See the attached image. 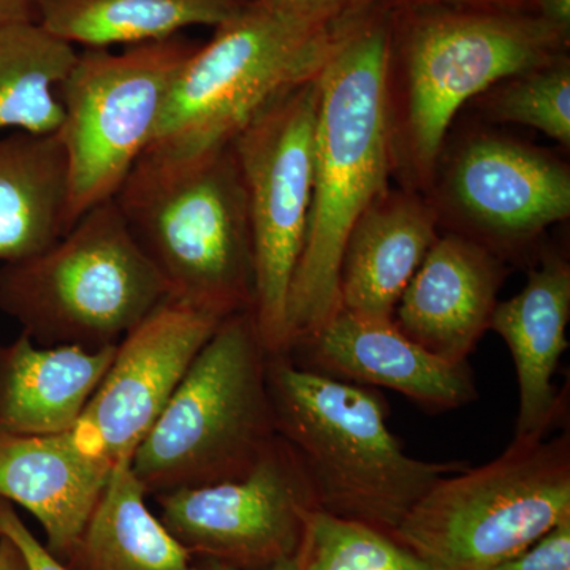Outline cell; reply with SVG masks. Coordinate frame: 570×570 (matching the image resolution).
I'll list each match as a JSON object with an SVG mask.
<instances>
[{
    "instance_id": "obj_21",
    "label": "cell",
    "mask_w": 570,
    "mask_h": 570,
    "mask_svg": "<svg viewBox=\"0 0 570 570\" xmlns=\"http://www.w3.org/2000/svg\"><path fill=\"white\" fill-rule=\"evenodd\" d=\"M132 461L112 466L77 546L71 570H205L146 504Z\"/></svg>"
},
{
    "instance_id": "obj_19",
    "label": "cell",
    "mask_w": 570,
    "mask_h": 570,
    "mask_svg": "<svg viewBox=\"0 0 570 570\" xmlns=\"http://www.w3.org/2000/svg\"><path fill=\"white\" fill-rule=\"evenodd\" d=\"M115 354L116 346L41 347L24 333L0 343V434L51 436L70 430Z\"/></svg>"
},
{
    "instance_id": "obj_30",
    "label": "cell",
    "mask_w": 570,
    "mask_h": 570,
    "mask_svg": "<svg viewBox=\"0 0 570 570\" xmlns=\"http://www.w3.org/2000/svg\"><path fill=\"white\" fill-rule=\"evenodd\" d=\"M41 2L43 0H0V28L39 22Z\"/></svg>"
},
{
    "instance_id": "obj_15",
    "label": "cell",
    "mask_w": 570,
    "mask_h": 570,
    "mask_svg": "<svg viewBox=\"0 0 570 570\" xmlns=\"http://www.w3.org/2000/svg\"><path fill=\"white\" fill-rule=\"evenodd\" d=\"M502 258L466 236H438L397 302L393 322L409 340L452 363L490 328L504 283Z\"/></svg>"
},
{
    "instance_id": "obj_14",
    "label": "cell",
    "mask_w": 570,
    "mask_h": 570,
    "mask_svg": "<svg viewBox=\"0 0 570 570\" xmlns=\"http://www.w3.org/2000/svg\"><path fill=\"white\" fill-rule=\"evenodd\" d=\"M296 365L363 387L395 390L431 412L478 397L468 363H452L409 340L387 318L340 309L313 337L287 352Z\"/></svg>"
},
{
    "instance_id": "obj_25",
    "label": "cell",
    "mask_w": 570,
    "mask_h": 570,
    "mask_svg": "<svg viewBox=\"0 0 570 570\" xmlns=\"http://www.w3.org/2000/svg\"><path fill=\"white\" fill-rule=\"evenodd\" d=\"M306 570H431L392 535L316 510L306 532Z\"/></svg>"
},
{
    "instance_id": "obj_1",
    "label": "cell",
    "mask_w": 570,
    "mask_h": 570,
    "mask_svg": "<svg viewBox=\"0 0 570 570\" xmlns=\"http://www.w3.org/2000/svg\"><path fill=\"white\" fill-rule=\"evenodd\" d=\"M393 17V7L374 0L355 10L317 75L313 202L288 295L287 352L336 316L348 234L390 189Z\"/></svg>"
},
{
    "instance_id": "obj_27",
    "label": "cell",
    "mask_w": 570,
    "mask_h": 570,
    "mask_svg": "<svg viewBox=\"0 0 570 570\" xmlns=\"http://www.w3.org/2000/svg\"><path fill=\"white\" fill-rule=\"evenodd\" d=\"M0 538L10 539L28 562L29 570H71L40 542L11 502L0 498Z\"/></svg>"
},
{
    "instance_id": "obj_9",
    "label": "cell",
    "mask_w": 570,
    "mask_h": 570,
    "mask_svg": "<svg viewBox=\"0 0 570 570\" xmlns=\"http://www.w3.org/2000/svg\"><path fill=\"white\" fill-rule=\"evenodd\" d=\"M198 45L175 36L121 52H78L58 88L70 227L118 193L151 142L171 86Z\"/></svg>"
},
{
    "instance_id": "obj_16",
    "label": "cell",
    "mask_w": 570,
    "mask_h": 570,
    "mask_svg": "<svg viewBox=\"0 0 570 570\" xmlns=\"http://www.w3.org/2000/svg\"><path fill=\"white\" fill-rule=\"evenodd\" d=\"M112 466L71 430L51 436L0 434V498L31 512L62 562L77 546Z\"/></svg>"
},
{
    "instance_id": "obj_3",
    "label": "cell",
    "mask_w": 570,
    "mask_h": 570,
    "mask_svg": "<svg viewBox=\"0 0 570 570\" xmlns=\"http://www.w3.org/2000/svg\"><path fill=\"white\" fill-rule=\"evenodd\" d=\"M269 401L276 433L303 461L318 510L392 535L434 483L466 468L404 452L374 390L337 381L268 355Z\"/></svg>"
},
{
    "instance_id": "obj_12",
    "label": "cell",
    "mask_w": 570,
    "mask_h": 570,
    "mask_svg": "<svg viewBox=\"0 0 570 570\" xmlns=\"http://www.w3.org/2000/svg\"><path fill=\"white\" fill-rule=\"evenodd\" d=\"M428 198L439 225L502 255L570 216L568 164L527 142L479 134L438 168Z\"/></svg>"
},
{
    "instance_id": "obj_6",
    "label": "cell",
    "mask_w": 570,
    "mask_h": 570,
    "mask_svg": "<svg viewBox=\"0 0 570 570\" xmlns=\"http://www.w3.org/2000/svg\"><path fill=\"white\" fill-rule=\"evenodd\" d=\"M253 311L225 317L132 456L146 494L245 478L276 436Z\"/></svg>"
},
{
    "instance_id": "obj_2",
    "label": "cell",
    "mask_w": 570,
    "mask_h": 570,
    "mask_svg": "<svg viewBox=\"0 0 570 570\" xmlns=\"http://www.w3.org/2000/svg\"><path fill=\"white\" fill-rule=\"evenodd\" d=\"M393 22L390 130L393 174L428 194L453 119L469 100L566 56L568 29L535 11L406 6Z\"/></svg>"
},
{
    "instance_id": "obj_4",
    "label": "cell",
    "mask_w": 570,
    "mask_h": 570,
    "mask_svg": "<svg viewBox=\"0 0 570 570\" xmlns=\"http://www.w3.org/2000/svg\"><path fill=\"white\" fill-rule=\"evenodd\" d=\"M112 200L171 298L224 318L253 311V238L234 146L145 151Z\"/></svg>"
},
{
    "instance_id": "obj_24",
    "label": "cell",
    "mask_w": 570,
    "mask_h": 570,
    "mask_svg": "<svg viewBox=\"0 0 570 570\" xmlns=\"http://www.w3.org/2000/svg\"><path fill=\"white\" fill-rule=\"evenodd\" d=\"M483 110L494 122L532 127L570 145V63L568 55L499 82L483 94Z\"/></svg>"
},
{
    "instance_id": "obj_28",
    "label": "cell",
    "mask_w": 570,
    "mask_h": 570,
    "mask_svg": "<svg viewBox=\"0 0 570 570\" xmlns=\"http://www.w3.org/2000/svg\"><path fill=\"white\" fill-rule=\"evenodd\" d=\"M389 7L434 6L471 7V9L523 10L534 11L535 0H374Z\"/></svg>"
},
{
    "instance_id": "obj_20",
    "label": "cell",
    "mask_w": 570,
    "mask_h": 570,
    "mask_svg": "<svg viewBox=\"0 0 570 570\" xmlns=\"http://www.w3.org/2000/svg\"><path fill=\"white\" fill-rule=\"evenodd\" d=\"M69 228V168L59 134L0 138V262L31 257Z\"/></svg>"
},
{
    "instance_id": "obj_7",
    "label": "cell",
    "mask_w": 570,
    "mask_h": 570,
    "mask_svg": "<svg viewBox=\"0 0 570 570\" xmlns=\"http://www.w3.org/2000/svg\"><path fill=\"white\" fill-rule=\"evenodd\" d=\"M170 296L115 200L22 261L0 266V311L37 346H118Z\"/></svg>"
},
{
    "instance_id": "obj_10",
    "label": "cell",
    "mask_w": 570,
    "mask_h": 570,
    "mask_svg": "<svg viewBox=\"0 0 570 570\" xmlns=\"http://www.w3.org/2000/svg\"><path fill=\"white\" fill-rule=\"evenodd\" d=\"M317 100L316 77L279 97L232 142L253 238V314L268 355L288 348V295L313 202Z\"/></svg>"
},
{
    "instance_id": "obj_26",
    "label": "cell",
    "mask_w": 570,
    "mask_h": 570,
    "mask_svg": "<svg viewBox=\"0 0 570 570\" xmlns=\"http://www.w3.org/2000/svg\"><path fill=\"white\" fill-rule=\"evenodd\" d=\"M490 570H570V519L562 520L527 550Z\"/></svg>"
},
{
    "instance_id": "obj_29",
    "label": "cell",
    "mask_w": 570,
    "mask_h": 570,
    "mask_svg": "<svg viewBox=\"0 0 570 570\" xmlns=\"http://www.w3.org/2000/svg\"><path fill=\"white\" fill-rule=\"evenodd\" d=\"M291 9L313 11V13L344 14L365 6L371 0H268Z\"/></svg>"
},
{
    "instance_id": "obj_22",
    "label": "cell",
    "mask_w": 570,
    "mask_h": 570,
    "mask_svg": "<svg viewBox=\"0 0 570 570\" xmlns=\"http://www.w3.org/2000/svg\"><path fill=\"white\" fill-rule=\"evenodd\" d=\"M249 0H43L40 24L70 45L110 48L171 39L193 26H217Z\"/></svg>"
},
{
    "instance_id": "obj_18",
    "label": "cell",
    "mask_w": 570,
    "mask_h": 570,
    "mask_svg": "<svg viewBox=\"0 0 570 570\" xmlns=\"http://www.w3.org/2000/svg\"><path fill=\"white\" fill-rule=\"evenodd\" d=\"M569 321L570 265L554 254L531 269L520 294L494 309L490 330L508 344L519 377L515 438H546L564 417L568 395L558 393L553 377L569 346Z\"/></svg>"
},
{
    "instance_id": "obj_17",
    "label": "cell",
    "mask_w": 570,
    "mask_h": 570,
    "mask_svg": "<svg viewBox=\"0 0 570 570\" xmlns=\"http://www.w3.org/2000/svg\"><path fill=\"white\" fill-rule=\"evenodd\" d=\"M439 219L425 194L389 189L379 195L344 246L340 309L393 321L397 302L438 239Z\"/></svg>"
},
{
    "instance_id": "obj_23",
    "label": "cell",
    "mask_w": 570,
    "mask_h": 570,
    "mask_svg": "<svg viewBox=\"0 0 570 570\" xmlns=\"http://www.w3.org/2000/svg\"><path fill=\"white\" fill-rule=\"evenodd\" d=\"M78 51L40 22L0 28V130L58 134L63 110L55 89L69 75Z\"/></svg>"
},
{
    "instance_id": "obj_33",
    "label": "cell",
    "mask_w": 570,
    "mask_h": 570,
    "mask_svg": "<svg viewBox=\"0 0 570 570\" xmlns=\"http://www.w3.org/2000/svg\"><path fill=\"white\" fill-rule=\"evenodd\" d=\"M200 564L205 570H235L225 568V566L214 564V562H200ZM268 570H306V538L303 540V546L299 547V550L296 551L294 557L281 561L279 564L273 566V568Z\"/></svg>"
},
{
    "instance_id": "obj_11",
    "label": "cell",
    "mask_w": 570,
    "mask_h": 570,
    "mask_svg": "<svg viewBox=\"0 0 570 570\" xmlns=\"http://www.w3.org/2000/svg\"><path fill=\"white\" fill-rule=\"evenodd\" d=\"M154 499L195 560L235 570H268L294 557L318 510L302 459L279 434L245 478Z\"/></svg>"
},
{
    "instance_id": "obj_31",
    "label": "cell",
    "mask_w": 570,
    "mask_h": 570,
    "mask_svg": "<svg viewBox=\"0 0 570 570\" xmlns=\"http://www.w3.org/2000/svg\"><path fill=\"white\" fill-rule=\"evenodd\" d=\"M534 11L543 20L569 31L570 0H535Z\"/></svg>"
},
{
    "instance_id": "obj_32",
    "label": "cell",
    "mask_w": 570,
    "mask_h": 570,
    "mask_svg": "<svg viewBox=\"0 0 570 570\" xmlns=\"http://www.w3.org/2000/svg\"><path fill=\"white\" fill-rule=\"evenodd\" d=\"M0 570H29L21 550L7 538H0Z\"/></svg>"
},
{
    "instance_id": "obj_13",
    "label": "cell",
    "mask_w": 570,
    "mask_h": 570,
    "mask_svg": "<svg viewBox=\"0 0 570 570\" xmlns=\"http://www.w3.org/2000/svg\"><path fill=\"white\" fill-rule=\"evenodd\" d=\"M224 317L168 296L116 346L107 373L70 428L82 448L115 466L160 417L195 356Z\"/></svg>"
},
{
    "instance_id": "obj_5",
    "label": "cell",
    "mask_w": 570,
    "mask_h": 570,
    "mask_svg": "<svg viewBox=\"0 0 570 570\" xmlns=\"http://www.w3.org/2000/svg\"><path fill=\"white\" fill-rule=\"evenodd\" d=\"M355 10L249 0L184 63L146 151L193 156L230 146L269 105L317 77Z\"/></svg>"
},
{
    "instance_id": "obj_8",
    "label": "cell",
    "mask_w": 570,
    "mask_h": 570,
    "mask_svg": "<svg viewBox=\"0 0 570 570\" xmlns=\"http://www.w3.org/2000/svg\"><path fill=\"white\" fill-rule=\"evenodd\" d=\"M570 519V434L513 438L434 483L393 532L431 570H490Z\"/></svg>"
}]
</instances>
